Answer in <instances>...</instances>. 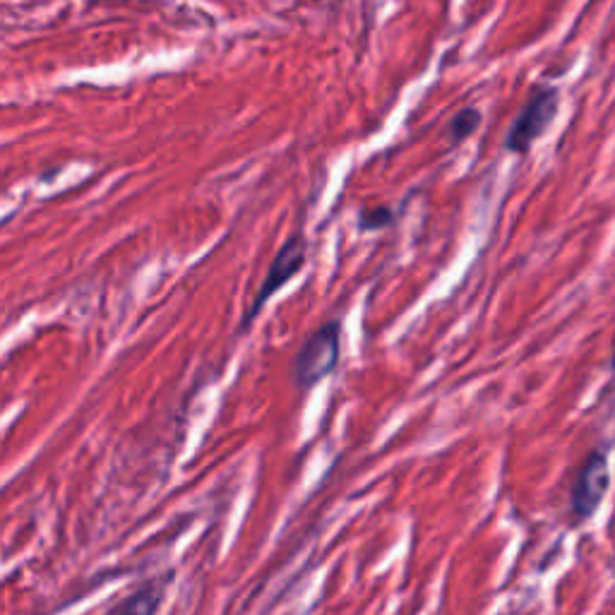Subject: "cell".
I'll return each instance as SVG.
<instances>
[{
	"label": "cell",
	"mask_w": 615,
	"mask_h": 615,
	"mask_svg": "<svg viewBox=\"0 0 615 615\" xmlns=\"http://www.w3.org/2000/svg\"><path fill=\"white\" fill-rule=\"evenodd\" d=\"M306 236L301 234V231H296L294 236H289L282 243V248L274 253V258L270 262V270H267L265 279H262L258 291H255L253 301H250V308L243 313L241 325H238V334L248 332L250 325H253L255 320H258V315L265 310L267 301L277 294L279 289H282L284 284H289L291 279L296 277L298 272L303 270V265H306Z\"/></svg>",
	"instance_id": "obj_2"
},
{
	"label": "cell",
	"mask_w": 615,
	"mask_h": 615,
	"mask_svg": "<svg viewBox=\"0 0 615 615\" xmlns=\"http://www.w3.org/2000/svg\"><path fill=\"white\" fill-rule=\"evenodd\" d=\"M173 572H166L161 579L142 584L140 589H135L133 594L125 596L123 601H118L116 606H111V613H154L159 611V606L164 603L166 587H169Z\"/></svg>",
	"instance_id": "obj_5"
},
{
	"label": "cell",
	"mask_w": 615,
	"mask_h": 615,
	"mask_svg": "<svg viewBox=\"0 0 615 615\" xmlns=\"http://www.w3.org/2000/svg\"><path fill=\"white\" fill-rule=\"evenodd\" d=\"M613 370H615V342H613Z\"/></svg>",
	"instance_id": "obj_8"
},
{
	"label": "cell",
	"mask_w": 615,
	"mask_h": 615,
	"mask_svg": "<svg viewBox=\"0 0 615 615\" xmlns=\"http://www.w3.org/2000/svg\"><path fill=\"white\" fill-rule=\"evenodd\" d=\"M479 125H481V111L469 106V109H462L455 118H452L450 125H447V135H450V140L455 142V145H459V142L467 140L469 135H474Z\"/></svg>",
	"instance_id": "obj_6"
},
{
	"label": "cell",
	"mask_w": 615,
	"mask_h": 615,
	"mask_svg": "<svg viewBox=\"0 0 615 615\" xmlns=\"http://www.w3.org/2000/svg\"><path fill=\"white\" fill-rule=\"evenodd\" d=\"M339 358H342V322H322L298 349L291 380L298 390H313L337 370Z\"/></svg>",
	"instance_id": "obj_1"
},
{
	"label": "cell",
	"mask_w": 615,
	"mask_h": 615,
	"mask_svg": "<svg viewBox=\"0 0 615 615\" xmlns=\"http://www.w3.org/2000/svg\"><path fill=\"white\" fill-rule=\"evenodd\" d=\"M558 89L553 87H543L527 101L519 116L515 118V123L510 125L505 137V149L507 152L524 154L529 152L531 145H534L539 137L546 133L548 125L553 123L555 113H558Z\"/></svg>",
	"instance_id": "obj_3"
},
{
	"label": "cell",
	"mask_w": 615,
	"mask_h": 615,
	"mask_svg": "<svg viewBox=\"0 0 615 615\" xmlns=\"http://www.w3.org/2000/svg\"><path fill=\"white\" fill-rule=\"evenodd\" d=\"M608 488V459L601 450H594L584 459L575 483L570 491L572 515L577 519H587L601 505L603 493Z\"/></svg>",
	"instance_id": "obj_4"
},
{
	"label": "cell",
	"mask_w": 615,
	"mask_h": 615,
	"mask_svg": "<svg viewBox=\"0 0 615 615\" xmlns=\"http://www.w3.org/2000/svg\"><path fill=\"white\" fill-rule=\"evenodd\" d=\"M394 224L392 207H373L358 214V229L361 231H382Z\"/></svg>",
	"instance_id": "obj_7"
}]
</instances>
